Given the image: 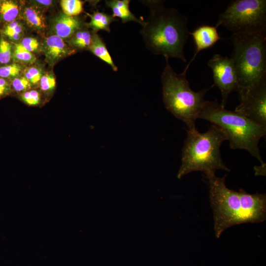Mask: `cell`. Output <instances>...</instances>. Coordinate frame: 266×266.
Returning a JSON list of instances; mask_svg holds the SVG:
<instances>
[{"label": "cell", "instance_id": "6da1fadb", "mask_svg": "<svg viewBox=\"0 0 266 266\" xmlns=\"http://www.w3.org/2000/svg\"><path fill=\"white\" fill-rule=\"evenodd\" d=\"M204 177L208 185L217 238L232 226L266 220V194H251L242 189L238 192L230 189L226 185V174L222 177H217L215 174L205 175Z\"/></svg>", "mask_w": 266, "mask_h": 266}, {"label": "cell", "instance_id": "7a4b0ae2", "mask_svg": "<svg viewBox=\"0 0 266 266\" xmlns=\"http://www.w3.org/2000/svg\"><path fill=\"white\" fill-rule=\"evenodd\" d=\"M150 13L140 30L146 48L153 54L187 62L184 48L190 32L187 18L173 8L163 5V0L141 1Z\"/></svg>", "mask_w": 266, "mask_h": 266}, {"label": "cell", "instance_id": "3957f363", "mask_svg": "<svg viewBox=\"0 0 266 266\" xmlns=\"http://www.w3.org/2000/svg\"><path fill=\"white\" fill-rule=\"evenodd\" d=\"M209 121L225 134L233 149L246 150L261 164L259 142L266 134V127L261 126L242 115L223 107L215 99L204 101L198 118Z\"/></svg>", "mask_w": 266, "mask_h": 266}, {"label": "cell", "instance_id": "277c9868", "mask_svg": "<svg viewBox=\"0 0 266 266\" xmlns=\"http://www.w3.org/2000/svg\"><path fill=\"white\" fill-rule=\"evenodd\" d=\"M225 140L227 138L223 131L213 124L203 133L197 129L188 130L177 177L181 179L196 171H201L205 175L215 174L220 169L230 171L221 156L220 148Z\"/></svg>", "mask_w": 266, "mask_h": 266}, {"label": "cell", "instance_id": "5b68a950", "mask_svg": "<svg viewBox=\"0 0 266 266\" xmlns=\"http://www.w3.org/2000/svg\"><path fill=\"white\" fill-rule=\"evenodd\" d=\"M164 57L166 64L161 82L165 106L176 118L184 122L188 130H196V121L205 101L204 97L212 87L193 91L186 78V72L176 73L169 63V58Z\"/></svg>", "mask_w": 266, "mask_h": 266}, {"label": "cell", "instance_id": "8992f818", "mask_svg": "<svg viewBox=\"0 0 266 266\" xmlns=\"http://www.w3.org/2000/svg\"><path fill=\"white\" fill-rule=\"evenodd\" d=\"M231 55L238 79L237 92L248 88L266 77V33L232 34Z\"/></svg>", "mask_w": 266, "mask_h": 266}, {"label": "cell", "instance_id": "52a82bcc", "mask_svg": "<svg viewBox=\"0 0 266 266\" xmlns=\"http://www.w3.org/2000/svg\"><path fill=\"white\" fill-rule=\"evenodd\" d=\"M221 26L233 34L266 33V0H232L218 17L215 27Z\"/></svg>", "mask_w": 266, "mask_h": 266}, {"label": "cell", "instance_id": "ba28073f", "mask_svg": "<svg viewBox=\"0 0 266 266\" xmlns=\"http://www.w3.org/2000/svg\"><path fill=\"white\" fill-rule=\"evenodd\" d=\"M238 93L240 103L234 111L266 127V77Z\"/></svg>", "mask_w": 266, "mask_h": 266}, {"label": "cell", "instance_id": "9c48e42d", "mask_svg": "<svg viewBox=\"0 0 266 266\" xmlns=\"http://www.w3.org/2000/svg\"><path fill=\"white\" fill-rule=\"evenodd\" d=\"M211 69L214 83L220 90L222 101L220 105L224 107L230 94L238 89V79L233 62L231 58L218 54H214L208 62Z\"/></svg>", "mask_w": 266, "mask_h": 266}, {"label": "cell", "instance_id": "30bf717a", "mask_svg": "<svg viewBox=\"0 0 266 266\" xmlns=\"http://www.w3.org/2000/svg\"><path fill=\"white\" fill-rule=\"evenodd\" d=\"M41 50L47 62L52 66L62 59L75 52V49L67 45L63 39L55 34L44 38Z\"/></svg>", "mask_w": 266, "mask_h": 266}, {"label": "cell", "instance_id": "8fae6325", "mask_svg": "<svg viewBox=\"0 0 266 266\" xmlns=\"http://www.w3.org/2000/svg\"><path fill=\"white\" fill-rule=\"evenodd\" d=\"M189 34L193 37L196 45V50L192 59L183 71L185 72L200 51L213 46L221 39L217 32V28L207 25L198 27L192 32H190Z\"/></svg>", "mask_w": 266, "mask_h": 266}, {"label": "cell", "instance_id": "7c38bea8", "mask_svg": "<svg viewBox=\"0 0 266 266\" xmlns=\"http://www.w3.org/2000/svg\"><path fill=\"white\" fill-rule=\"evenodd\" d=\"M83 26V22L79 18L63 13L55 17L52 22L51 29L55 35L64 39L69 38Z\"/></svg>", "mask_w": 266, "mask_h": 266}, {"label": "cell", "instance_id": "4fadbf2b", "mask_svg": "<svg viewBox=\"0 0 266 266\" xmlns=\"http://www.w3.org/2000/svg\"><path fill=\"white\" fill-rule=\"evenodd\" d=\"M130 0H105L106 6L110 8L112 12V15L121 19L123 23L130 21H134L141 26L144 21L138 19L131 11L129 8Z\"/></svg>", "mask_w": 266, "mask_h": 266}, {"label": "cell", "instance_id": "5bb4252c", "mask_svg": "<svg viewBox=\"0 0 266 266\" xmlns=\"http://www.w3.org/2000/svg\"><path fill=\"white\" fill-rule=\"evenodd\" d=\"M22 16L27 25L34 30L42 32L47 27L43 13L36 5L25 7L22 11Z\"/></svg>", "mask_w": 266, "mask_h": 266}, {"label": "cell", "instance_id": "9a60e30c", "mask_svg": "<svg viewBox=\"0 0 266 266\" xmlns=\"http://www.w3.org/2000/svg\"><path fill=\"white\" fill-rule=\"evenodd\" d=\"M89 50L95 56L109 65L113 71H118V67L115 65L105 42L97 33L93 32Z\"/></svg>", "mask_w": 266, "mask_h": 266}, {"label": "cell", "instance_id": "2e32d148", "mask_svg": "<svg viewBox=\"0 0 266 266\" xmlns=\"http://www.w3.org/2000/svg\"><path fill=\"white\" fill-rule=\"evenodd\" d=\"M90 17V21L87 23V26L93 29V32L97 33L100 30H103L108 33L110 32V26L112 22L118 21L112 15L103 12L97 11L93 14L87 13Z\"/></svg>", "mask_w": 266, "mask_h": 266}, {"label": "cell", "instance_id": "e0dca14e", "mask_svg": "<svg viewBox=\"0 0 266 266\" xmlns=\"http://www.w3.org/2000/svg\"><path fill=\"white\" fill-rule=\"evenodd\" d=\"M20 10L21 6L18 1L1 0L0 3V22H5L6 24L17 20Z\"/></svg>", "mask_w": 266, "mask_h": 266}, {"label": "cell", "instance_id": "ac0fdd59", "mask_svg": "<svg viewBox=\"0 0 266 266\" xmlns=\"http://www.w3.org/2000/svg\"><path fill=\"white\" fill-rule=\"evenodd\" d=\"M93 32L81 28L75 32L69 40V45L74 49H89L93 37Z\"/></svg>", "mask_w": 266, "mask_h": 266}, {"label": "cell", "instance_id": "d6986e66", "mask_svg": "<svg viewBox=\"0 0 266 266\" xmlns=\"http://www.w3.org/2000/svg\"><path fill=\"white\" fill-rule=\"evenodd\" d=\"M2 32V34L9 40L17 42L21 39L24 34V28L22 24L16 20L6 23Z\"/></svg>", "mask_w": 266, "mask_h": 266}, {"label": "cell", "instance_id": "ffe728a7", "mask_svg": "<svg viewBox=\"0 0 266 266\" xmlns=\"http://www.w3.org/2000/svg\"><path fill=\"white\" fill-rule=\"evenodd\" d=\"M12 59L15 63L26 65L32 64L36 60L35 56L26 49L20 43H15L13 46Z\"/></svg>", "mask_w": 266, "mask_h": 266}, {"label": "cell", "instance_id": "44dd1931", "mask_svg": "<svg viewBox=\"0 0 266 266\" xmlns=\"http://www.w3.org/2000/svg\"><path fill=\"white\" fill-rule=\"evenodd\" d=\"M61 6L64 13L70 16H76L83 11V2L80 0H62Z\"/></svg>", "mask_w": 266, "mask_h": 266}, {"label": "cell", "instance_id": "7402d4cb", "mask_svg": "<svg viewBox=\"0 0 266 266\" xmlns=\"http://www.w3.org/2000/svg\"><path fill=\"white\" fill-rule=\"evenodd\" d=\"M23 71V68L21 64L13 63L0 66V77L3 78L12 79L20 75Z\"/></svg>", "mask_w": 266, "mask_h": 266}, {"label": "cell", "instance_id": "603a6c76", "mask_svg": "<svg viewBox=\"0 0 266 266\" xmlns=\"http://www.w3.org/2000/svg\"><path fill=\"white\" fill-rule=\"evenodd\" d=\"M13 46L1 37L0 38V64H6L12 59Z\"/></svg>", "mask_w": 266, "mask_h": 266}, {"label": "cell", "instance_id": "cb8c5ba5", "mask_svg": "<svg viewBox=\"0 0 266 266\" xmlns=\"http://www.w3.org/2000/svg\"><path fill=\"white\" fill-rule=\"evenodd\" d=\"M24 76L32 84L39 83L43 73L41 69L35 66H30L23 70Z\"/></svg>", "mask_w": 266, "mask_h": 266}, {"label": "cell", "instance_id": "d4e9b609", "mask_svg": "<svg viewBox=\"0 0 266 266\" xmlns=\"http://www.w3.org/2000/svg\"><path fill=\"white\" fill-rule=\"evenodd\" d=\"M40 89L45 92L53 90L56 86V79L53 73L43 74L39 82Z\"/></svg>", "mask_w": 266, "mask_h": 266}, {"label": "cell", "instance_id": "484cf974", "mask_svg": "<svg viewBox=\"0 0 266 266\" xmlns=\"http://www.w3.org/2000/svg\"><path fill=\"white\" fill-rule=\"evenodd\" d=\"M11 86L15 91L23 92L31 88L32 84L24 76L20 75L12 79Z\"/></svg>", "mask_w": 266, "mask_h": 266}, {"label": "cell", "instance_id": "4316f807", "mask_svg": "<svg viewBox=\"0 0 266 266\" xmlns=\"http://www.w3.org/2000/svg\"><path fill=\"white\" fill-rule=\"evenodd\" d=\"M22 100L29 105H36L40 101V96L36 90H31L24 92L21 95Z\"/></svg>", "mask_w": 266, "mask_h": 266}, {"label": "cell", "instance_id": "83f0119b", "mask_svg": "<svg viewBox=\"0 0 266 266\" xmlns=\"http://www.w3.org/2000/svg\"><path fill=\"white\" fill-rule=\"evenodd\" d=\"M22 46L30 52L37 51L40 47L38 40L34 37H27L21 40L20 43Z\"/></svg>", "mask_w": 266, "mask_h": 266}, {"label": "cell", "instance_id": "f1b7e54d", "mask_svg": "<svg viewBox=\"0 0 266 266\" xmlns=\"http://www.w3.org/2000/svg\"><path fill=\"white\" fill-rule=\"evenodd\" d=\"M10 90V85L4 78L0 77V97L7 94Z\"/></svg>", "mask_w": 266, "mask_h": 266}, {"label": "cell", "instance_id": "f546056e", "mask_svg": "<svg viewBox=\"0 0 266 266\" xmlns=\"http://www.w3.org/2000/svg\"><path fill=\"white\" fill-rule=\"evenodd\" d=\"M34 3L37 4L36 6H49L52 3L53 1L50 0H37L33 1Z\"/></svg>", "mask_w": 266, "mask_h": 266}, {"label": "cell", "instance_id": "4dcf8cb0", "mask_svg": "<svg viewBox=\"0 0 266 266\" xmlns=\"http://www.w3.org/2000/svg\"><path fill=\"white\" fill-rule=\"evenodd\" d=\"M1 1V0H0V3Z\"/></svg>", "mask_w": 266, "mask_h": 266}]
</instances>
